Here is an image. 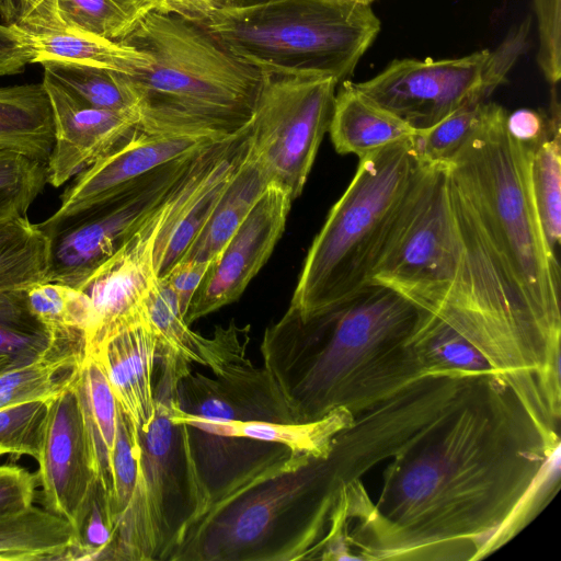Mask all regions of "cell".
Returning a JSON list of instances; mask_svg holds the SVG:
<instances>
[{
    "label": "cell",
    "instance_id": "5b68a950",
    "mask_svg": "<svg viewBox=\"0 0 561 561\" xmlns=\"http://www.w3.org/2000/svg\"><path fill=\"white\" fill-rule=\"evenodd\" d=\"M343 485L330 454H291L210 505L171 561L320 559Z\"/></svg>",
    "mask_w": 561,
    "mask_h": 561
},
{
    "label": "cell",
    "instance_id": "816d5d0a",
    "mask_svg": "<svg viewBox=\"0 0 561 561\" xmlns=\"http://www.w3.org/2000/svg\"><path fill=\"white\" fill-rule=\"evenodd\" d=\"M12 369L11 360L5 356H0V373Z\"/></svg>",
    "mask_w": 561,
    "mask_h": 561
},
{
    "label": "cell",
    "instance_id": "f35d334b",
    "mask_svg": "<svg viewBox=\"0 0 561 561\" xmlns=\"http://www.w3.org/2000/svg\"><path fill=\"white\" fill-rule=\"evenodd\" d=\"M49 400H36L0 410V449L4 454L38 458Z\"/></svg>",
    "mask_w": 561,
    "mask_h": 561
},
{
    "label": "cell",
    "instance_id": "7402d4cb",
    "mask_svg": "<svg viewBox=\"0 0 561 561\" xmlns=\"http://www.w3.org/2000/svg\"><path fill=\"white\" fill-rule=\"evenodd\" d=\"M336 152L358 159L392 144L414 138V130L382 108L348 80L336 90L329 126Z\"/></svg>",
    "mask_w": 561,
    "mask_h": 561
},
{
    "label": "cell",
    "instance_id": "8d00e7d4",
    "mask_svg": "<svg viewBox=\"0 0 561 561\" xmlns=\"http://www.w3.org/2000/svg\"><path fill=\"white\" fill-rule=\"evenodd\" d=\"M46 184V164L0 151V224L26 216Z\"/></svg>",
    "mask_w": 561,
    "mask_h": 561
},
{
    "label": "cell",
    "instance_id": "6da1fadb",
    "mask_svg": "<svg viewBox=\"0 0 561 561\" xmlns=\"http://www.w3.org/2000/svg\"><path fill=\"white\" fill-rule=\"evenodd\" d=\"M391 458L377 503L352 515L359 560H479L559 488L560 438L494 376H476Z\"/></svg>",
    "mask_w": 561,
    "mask_h": 561
},
{
    "label": "cell",
    "instance_id": "f5cc1de1",
    "mask_svg": "<svg viewBox=\"0 0 561 561\" xmlns=\"http://www.w3.org/2000/svg\"><path fill=\"white\" fill-rule=\"evenodd\" d=\"M344 1H350V2H355V3H359V4L370 5V3H371L374 0H344Z\"/></svg>",
    "mask_w": 561,
    "mask_h": 561
},
{
    "label": "cell",
    "instance_id": "1f68e13d",
    "mask_svg": "<svg viewBox=\"0 0 561 561\" xmlns=\"http://www.w3.org/2000/svg\"><path fill=\"white\" fill-rule=\"evenodd\" d=\"M49 237L22 216L0 224V293L28 289L46 279Z\"/></svg>",
    "mask_w": 561,
    "mask_h": 561
},
{
    "label": "cell",
    "instance_id": "e575fe53",
    "mask_svg": "<svg viewBox=\"0 0 561 561\" xmlns=\"http://www.w3.org/2000/svg\"><path fill=\"white\" fill-rule=\"evenodd\" d=\"M41 65L45 77L88 105L137 116L126 81L127 73L68 61H47Z\"/></svg>",
    "mask_w": 561,
    "mask_h": 561
},
{
    "label": "cell",
    "instance_id": "f1b7e54d",
    "mask_svg": "<svg viewBox=\"0 0 561 561\" xmlns=\"http://www.w3.org/2000/svg\"><path fill=\"white\" fill-rule=\"evenodd\" d=\"M24 31L32 39L33 64L68 61L135 75L150 61L148 55L129 45L72 32L61 25Z\"/></svg>",
    "mask_w": 561,
    "mask_h": 561
},
{
    "label": "cell",
    "instance_id": "836d02e7",
    "mask_svg": "<svg viewBox=\"0 0 561 561\" xmlns=\"http://www.w3.org/2000/svg\"><path fill=\"white\" fill-rule=\"evenodd\" d=\"M48 330L31 309L27 289L0 293V356L11 360L12 369L31 365L49 352Z\"/></svg>",
    "mask_w": 561,
    "mask_h": 561
},
{
    "label": "cell",
    "instance_id": "ac0fdd59",
    "mask_svg": "<svg viewBox=\"0 0 561 561\" xmlns=\"http://www.w3.org/2000/svg\"><path fill=\"white\" fill-rule=\"evenodd\" d=\"M88 353L101 360L117 404L138 437L154 416L152 378L158 356V340L141 306L106 331Z\"/></svg>",
    "mask_w": 561,
    "mask_h": 561
},
{
    "label": "cell",
    "instance_id": "484cf974",
    "mask_svg": "<svg viewBox=\"0 0 561 561\" xmlns=\"http://www.w3.org/2000/svg\"><path fill=\"white\" fill-rule=\"evenodd\" d=\"M75 388L84 417L96 478L110 496L118 404L96 354L88 353L76 367Z\"/></svg>",
    "mask_w": 561,
    "mask_h": 561
},
{
    "label": "cell",
    "instance_id": "e0dca14e",
    "mask_svg": "<svg viewBox=\"0 0 561 561\" xmlns=\"http://www.w3.org/2000/svg\"><path fill=\"white\" fill-rule=\"evenodd\" d=\"M51 106L54 145L46 162L47 183L59 187L137 130V116L96 108L48 77L42 81Z\"/></svg>",
    "mask_w": 561,
    "mask_h": 561
},
{
    "label": "cell",
    "instance_id": "8fae6325",
    "mask_svg": "<svg viewBox=\"0 0 561 561\" xmlns=\"http://www.w3.org/2000/svg\"><path fill=\"white\" fill-rule=\"evenodd\" d=\"M261 71L249 149L271 182L296 199L329 130L339 82L325 76Z\"/></svg>",
    "mask_w": 561,
    "mask_h": 561
},
{
    "label": "cell",
    "instance_id": "f907efd6",
    "mask_svg": "<svg viewBox=\"0 0 561 561\" xmlns=\"http://www.w3.org/2000/svg\"><path fill=\"white\" fill-rule=\"evenodd\" d=\"M263 1H266V0H230L228 5L244 7V5H251V4L260 3V2H263Z\"/></svg>",
    "mask_w": 561,
    "mask_h": 561
},
{
    "label": "cell",
    "instance_id": "9a60e30c",
    "mask_svg": "<svg viewBox=\"0 0 561 561\" xmlns=\"http://www.w3.org/2000/svg\"><path fill=\"white\" fill-rule=\"evenodd\" d=\"M293 201L270 183L207 271L184 317L187 324L239 299L282 237Z\"/></svg>",
    "mask_w": 561,
    "mask_h": 561
},
{
    "label": "cell",
    "instance_id": "9c48e42d",
    "mask_svg": "<svg viewBox=\"0 0 561 561\" xmlns=\"http://www.w3.org/2000/svg\"><path fill=\"white\" fill-rule=\"evenodd\" d=\"M447 186V162L420 164L370 275L433 312L444 300L458 262Z\"/></svg>",
    "mask_w": 561,
    "mask_h": 561
},
{
    "label": "cell",
    "instance_id": "44dd1931",
    "mask_svg": "<svg viewBox=\"0 0 561 561\" xmlns=\"http://www.w3.org/2000/svg\"><path fill=\"white\" fill-rule=\"evenodd\" d=\"M249 130L250 124L194 188L179 214L159 228L153 248L157 276L162 277L168 273L203 229L248 150Z\"/></svg>",
    "mask_w": 561,
    "mask_h": 561
},
{
    "label": "cell",
    "instance_id": "7c38bea8",
    "mask_svg": "<svg viewBox=\"0 0 561 561\" xmlns=\"http://www.w3.org/2000/svg\"><path fill=\"white\" fill-rule=\"evenodd\" d=\"M197 152L159 168L124 194L46 232L49 260L45 282L79 288L161 205Z\"/></svg>",
    "mask_w": 561,
    "mask_h": 561
},
{
    "label": "cell",
    "instance_id": "603a6c76",
    "mask_svg": "<svg viewBox=\"0 0 561 561\" xmlns=\"http://www.w3.org/2000/svg\"><path fill=\"white\" fill-rule=\"evenodd\" d=\"M270 183L248 147L211 215L180 260L213 264Z\"/></svg>",
    "mask_w": 561,
    "mask_h": 561
},
{
    "label": "cell",
    "instance_id": "ab89813d",
    "mask_svg": "<svg viewBox=\"0 0 561 561\" xmlns=\"http://www.w3.org/2000/svg\"><path fill=\"white\" fill-rule=\"evenodd\" d=\"M139 456L138 437L133 433L126 415L118 407L117 434L112 456V485L108 496L114 529L130 502L137 480Z\"/></svg>",
    "mask_w": 561,
    "mask_h": 561
},
{
    "label": "cell",
    "instance_id": "db71d44e",
    "mask_svg": "<svg viewBox=\"0 0 561 561\" xmlns=\"http://www.w3.org/2000/svg\"><path fill=\"white\" fill-rule=\"evenodd\" d=\"M1 455H4V453L0 449V456H1Z\"/></svg>",
    "mask_w": 561,
    "mask_h": 561
},
{
    "label": "cell",
    "instance_id": "ee69618b",
    "mask_svg": "<svg viewBox=\"0 0 561 561\" xmlns=\"http://www.w3.org/2000/svg\"><path fill=\"white\" fill-rule=\"evenodd\" d=\"M33 59L28 34L16 23H0V77L22 72Z\"/></svg>",
    "mask_w": 561,
    "mask_h": 561
},
{
    "label": "cell",
    "instance_id": "d6a6232c",
    "mask_svg": "<svg viewBox=\"0 0 561 561\" xmlns=\"http://www.w3.org/2000/svg\"><path fill=\"white\" fill-rule=\"evenodd\" d=\"M56 8L64 28L114 42L152 12L150 0H56Z\"/></svg>",
    "mask_w": 561,
    "mask_h": 561
},
{
    "label": "cell",
    "instance_id": "5bb4252c",
    "mask_svg": "<svg viewBox=\"0 0 561 561\" xmlns=\"http://www.w3.org/2000/svg\"><path fill=\"white\" fill-rule=\"evenodd\" d=\"M75 374L69 387L48 401L36 479L45 508L77 531L98 478Z\"/></svg>",
    "mask_w": 561,
    "mask_h": 561
},
{
    "label": "cell",
    "instance_id": "f6af8a7d",
    "mask_svg": "<svg viewBox=\"0 0 561 561\" xmlns=\"http://www.w3.org/2000/svg\"><path fill=\"white\" fill-rule=\"evenodd\" d=\"M210 265L211 264L207 262L179 260L168 273L162 276L165 277L170 287L175 293L183 317H185L193 296Z\"/></svg>",
    "mask_w": 561,
    "mask_h": 561
},
{
    "label": "cell",
    "instance_id": "74e56055",
    "mask_svg": "<svg viewBox=\"0 0 561 561\" xmlns=\"http://www.w3.org/2000/svg\"><path fill=\"white\" fill-rule=\"evenodd\" d=\"M485 102L462 107L417 131L413 145L420 162L445 163L453 159L480 123Z\"/></svg>",
    "mask_w": 561,
    "mask_h": 561
},
{
    "label": "cell",
    "instance_id": "30bf717a",
    "mask_svg": "<svg viewBox=\"0 0 561 561\" xmlns=\"http://www.w3.org/2000/svg\"><path fill=\"white\" fill-rule=\"evenodd\" d=\"M529 24L527 19L514 27L493 50L436 60L396 59L356 85L414 130L427 129L462 107L488 101L525 50Z\"/></svg>",
    "mask_w": 561,
    "mask_h": 561
},
{
    "label": "cell",
    "instance_id": "c3c4849f",
    "mask_svg": "<svg viewBox=\"0 0 561 561\" xmlns=\"http://www.w3.org/2000/svg\"><path fill=\"white\" fill-rule=\"evenodd\" d=\"M15 23L24 30L46 28L60 25L57 18L56 0H16Z\"/></svg>",
    "mask_w": 561,
    "mask_h": 561
},
{
    "label": "cell",
    "instance_id": "d590c367",
    "mask_svg": "<svg viewBox=\"0 0 561 561\" xmlns=\"http://www.w3.org/2000/svg\"><path fill=\"white\" fill-rule=\"evenodd\" d=\"M78 365L66 358L47 356L0 373V410L56 397L69 387Z\"/></svg>",
    "mask_w": 561,
    "mask_h": 561
},
{
    "label": "cell",
    "instance_id": "7a4b0ae2",
    "mask_svg": "<svg viewBox=\"0 0 561 561\" xmlns=\"http://www.w3.org/2000/svg\"><path fill=\"white\" fill-rule=\"evenodd\" d=\"M486 101L474 131L447 162L458 262L433 311L473 344L524 401L560 393V262L531 185V147Z\"/></svg>",
    "mask_w": 561,
    "mask_h": 561
},
{
    "label": "cell",
    "instance_id": "277c9868",
    "mask_svg": "<svg viewBox=\"0 0 561 561\" xmlns=\"http://www.w3.org/2000/svg\"><path fill=\"white\" fill-rule=\"evenodd\" d=\"M121 43L150 59L126 75L139 131L222 139L250 124L262 71L201 24L151 12Z\"/></svg>",
    "mask_w": 561,
    "mask_h": 561
},
{
    "label": "cell",
    "instance_id": "d4e9b609",
    "mask_svg": "<svg viewBox=\"0 0 561 561\" xmlns=\"http://www.w3.org/2000/svg\"><path fill=\"white\" fill-rule=\"evenodd\" d=\"M34 314L50 334V351L81 363L93 329V309L87 295L76 287L43 282L27 289Z\"/></svg>",
    "mask_w": 561,
    "mask_h": 561
},
{
    "label": "cell",
    "instance_id": "681fc988",
    "mask_svg": "<svg viewBox=\"0 0 561 561\" xmlns=\"http://www.w3.org/2000/svg\"><path fill=\"white\" fill-rule=\"evenodd\" d=\"M18 13L16 0H0V19L4 24L15 23Z\"/></svg>",
    "mask_w": 561,
    "mask_h": 561
},
{
    "label": "cell",
    "instance_id": "cb8c5ba5",
    "mask_svg": "<svg viewBox=\"0 0 561 561\" xmlns=\"http://www.w3.org/2000/svg\"><path fill=\"white\" fill-rule=\"evenodd\" d=\"M53 145V112L43 83L0 88V151L46 164Z\"/></svg>",
    "mask_w": 561,
    "mask_h": 561
},
{
    "label": "cell",
    "instance_id": "ffe728a7",
    "mask_svg": "<svg viewBox=\"0 0 561 561\" xmlns=\"http://www.w3.org/2000/svg\"><path fill=\"white\" fill-rule=\"evenodd\" d=\"M140 306L156 333L158 352L207 366L213 374L247 358L251 327H238L232 320L227 327L217 325L211 337L194 332L165 277L152 278Z\"/></svg>",
    "mask_w": 561,
    "mask_h": 561
},
{
    "label": "cell",
    "instance_id": "bcb514c9",
    "mask_svg": "<svg viewBox=\"0 0 561 561\" xmlns=\"http://www.w3.org/2000/svg\"><path fill=\"white\" fill-rule=\"evenodd\" d=\"M152 12L172 14L203 24L227 7L230 0H150Z\"/></svg>",
    "mask_w": 561,
    "mask_h": 561
},
{
    "label": "cell",
    "instance_id": "4316f807",
    "mask_svg": "<svg viewBox=\"0 0 561 561\" xmlns=\"http://www.w3.org/2000/svg\"><path fill=\"white\" fill-rule=\"evenodd\" d=\"M76 539L71 523L46 508L0 513V560H68Z\"/></svg>",
    "mask_w": 561,
    "mask_h": 561
},
{
    "label": "cell",
    "instance_id": "f546056e",
    "mask_svg": "<svg viewBox=\"0 0 561 561\" xmlns=\"http://www.w3.org/2000/svg\"><path fill=\"white\" fill-rule=\"evenodd\" d=\"M409 345L423 376L497 377L473 344L426 309L421 308Z\"/></svg>",
    "mask_w": 561,
    "mask_h": 561
},
{
    "label": "cell",
    "instance_id": "4fadbf2b",
    "mask_svg": "<svg viewBox=\"0 0 561 561\" xmlns=\"http://www.w3.org/2000/svg\"><path fill=\"white\" fill-rule=\"evenodd\" d=\"M476 376L426 375L354 416L334 438L330 458L342 484L391 458L447 410Z\"/></svg>",
    "mask_w": 561,
    "mask_h": 561
},
{
    "label": "cell",
    "instance_id": "3957f363",
    "mask_svg": "<svg viewBox=\"0 0 561 561\" xmlns=\"http://www.w3.org/2000/svg\"><path fill=\"white\" fill-rule=\"evenodd\" d=\"M420 311L377 284L311 312L288 307L265 329L260 351L293 421L340 409L355 416L422 377L409 345Z\"/></svg>",
    "mask_w": 561,
    "mask_h": 561
},
{
    "label": "cell",
    "instance_id": "7dc6e473",
    "mask_svg": "<svg viewBox=\"0 0 561 561\" xmlns=\"http://www.w3.org/2000/svg\"><path fill=\"white\" fill-rule=\"evenodd\" d=\"M548 122L547 111L519 108L506 116L510 135L528 146L536 144L543 135Z\"/></svg>",
    "mask_w": 561,
    "mask_h": 561
},
{
    "label": "cell",
    "instance_id": "ba28073f",
    "mask_svg": "<svg viewBox=\"0 0 561 561\" xmlns=\"http://www.w3.org/2000/svg\"><path fill=\"white\" fill-rule=\"evenodd\" d=\"M154 416L138 433L140 456L130 502L116 525L110 560H171L209 502L198 482L185 425L171 417V403L190 363L158 357Z\"/></svg>",
    "mask_w": 561,
    "mask_h": 561
},
{
    "label": "cell",
    "instance_id": "60d3db41",
    "mask_svg": "<svg viewBox=\"0 0 561 561\" xmlns=\"http://www.w3.org/2000/svg\"><path fill=\"white\" fill-rule=\"evenodd\" d=\"M108 496L98 480L68 560H105L114 540Z\"/></svg>",
    "mask_w": 561,
    "mask_h": 561
},
{
    "label": "cell",
    "instance_id": "7bdbcfd3",
    "mask_svg": "<svg viewBox=\"0 0 561 561\" xmlns=\"http://www.w3.org/2000/svg\"><path fill=\"white\" fill-rule=\"evenodd\" d=\"M36 474L25 468L0 466V513L23 510L33 504L37 486Z\"/></svg>",
    "mask_w": 561,
    "mask_h": 561
},
{
    "label": "cell",
    "instance_id": "b9f144b4",
    "mask_svg": "<svg viewBox=\"0 0 561 561\" xmlns=\"http://www.w3.org/2000/svg\"><path fill=\"white\" fill-rule=\"evenodd\" d=\"M538 26L537 64L546 80L561 79V0H533Z\"/></svg>",
    "mask_w": 561,
    "mask_h": 561
},
{
    "label": "cell",
    "instance_id": "8992f818",
    "mask_svg": "<svg viewBox=\"0 0 561 561\" xmlns=\"http://www.w3.org/2000/svg\"><path fill=\"white\" fill-rule=\"evenodd\" d=\"M420 164L413 138L359 159L309 248L288 307L311 312L371 284L373 268Z\"/></svg>",
    "mask_w": 561,
    "mask_h": 561
},
{
    "label": "cell",
    "instance_id": "d6986e66",
    "mask_svg": "<svg viewBox=\"0 0 561 561\" xmlns=\"http://www.w3.org/2000/svg\"><path fill=\"white\" fill-rule=\"evenodd\" d=\"M162 203L78 288L87 295L93 309L94 322L87 353L106 331L140 307L147 288L157 276L153 248L161 224Z\"/></svg>",
    "mask_w": 561,
    "mask_h": 561
},
{
    "label": "cell",
    "instance_id": "52a82bcc",
    "mask_svg": "<svg viewBox=\"0 0 561 561\" xmlns=\"http://www.w3.org/2000/svg\"><path fill=\"white\" fill-rule=\"evenodd\" d=\"M201 25L261 70L332 77L339 83L380 31L370 5L344 0L227 5Z\"/></svg>",
    "mask_w": 561,
    "mask_h": 561
},
{
    "label": "cell",
    "instance_id": "2e32d148",
    "mask_svg": "<svg viewBox=\"0 0 561 561\" xmlns=\"http://www.w3.org/2000/svg\"><path fill=\"white\" fill-rule=\"evenodd\" d=\"M216 140L220 139L159 136L137 129L76 175L60 196L58 209L38 225L46 233L68 218L124 194L159 168L191 156Z\"/></svg>",
    "mask_w": 561,
    "mask_h": 561
},
{
    "label": "cell",
    "instance_id": "4dcf8cb0",
    "mask_svg": "<svg viewBox=\"0 0 561 561\" xmlns=\"http://www.w3.org/2000/svg\"><path fill=\"white\" fill-rule=\"evenodd\" d=\"M542 137L531 147V185L541 226L552 253L561 242V133L560 102L553 85Z\"/></svg>",
    "mask_w": 561,
    "mask_h": 561
},
{
    "label": "cell",
    "instance_id": "83f0119b",
    "mask_svg": "<svg viewBox=\"0 0 561 561\" xmlns=\"http://www.w3.org/2000/svg\"><path fill=\"white\" fill-rule=\"evenodd\" d=\"M353 419L348 411L340 409L311 422L213 420L194 430L207 436L255 439L283 445L293 454L327 457L333 438Z\"/></svg>",
    "mask_w": 561,
    "mask_h": 561
}]
</instances>
